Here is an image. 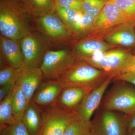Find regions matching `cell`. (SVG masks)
Here are the masks:
<instances>
[{"label":"cell","instance_id":"6da1fadb","mask_svg":"<svg viewBox=\"0 0 135 135\" xmlns=\"http://www.w3.org/2000/svg\"><path fill=\"white\" fill-rule=\"evenodd\" d=\"M34 31L33 17L22 0H0L1 35L20 41Z\"/></svg>","mask_w":135,"mask_h":135},{"label":"cell","instance_id":"7a4b0ae2","mask_svg":"<svg viewBox=\"0 0 135 135\" xmlns=\"http://www.w3.org/2000/svg\"><path fill=\"white\" fill-rule=\"evenodd\" d=\"M110 76L84 60H79L58 79L64 88L77 87L93 90Z\"/></svg>","mask_w":135,"mask_h":135},{"label":"cell","instance_id":"3957f363","mask_svg":"<svg viewBox=\"0 0 135 135\" xmlns=\"http://www.w3.org/2000/svg\"><path fill=\"white\" fill-rule=\"evenodd\" d=\"M34 30L52 46H59L72 40L71 33L55 10L33 17Z\"/></svg>","mask_w":135,"mask_h":135},{"label":"cell","instance_id":"277c9868","mask_svg":"<svg viewBox=\"0 0 135 135\" xmlns=\"http://www.w3.org/2000/svg\"><path fill=\"white\" fill-rule=\"evenodd\" d=\"M134 56L128 51L114 49L97 52L82 60L113 77L134 65Z\"/></svg>","mask_w":135,"mask_h":135},{"label":"cell","instance_id":"5b68a950","mask_svg":"<svg viewBox=\"0 0 135 135\" xmlns=\"http://www.w3.org/2000/svg\"><path fill=\"white\" fill-rule=\"evenodd\" d=\"M73 50L67 49L51 50L46 52L40 66L43 81L58 79L78 60Z\"/></svg>","mask_w":135,"mask_h":135},{"label":"cell","instance_id":"8992f818","mask_svg":"<svg viewBox=\"0 0 135 135\" xmlns=\"http://www.w3.org/2000/svg\"><path fill=\"white\" fill-rule=\"evenodd\" d=\"M42 124L40 135H63L77 113L66 110L56 104L41 107Z\"/></svg>","mask_w":135,"mask_h":135},{"label":"cell","instance_id":"52a82bcc","mask_svg":"<svg viewBox=\"0 0 135 135\" xmlns=\"http://www.w3.org/2000/svg\"><path fill=\"white\" fill-rule=\"evenodd\" d=\"M100 106L130 115L135 111V89L122 83L115 84L104 95Z\"/></svg>","mask_w":135,"mask_h":135},{"label":"cell","instance_id":"ba28073f","mask_svg":"<svg viewBox=\"0 0 135 135\" xmlns=\"http://www.w3.org/2000/svg\"><path fill=\"white\" fill-rule=\"evenodd\" d=\"M131 18L116 5L106 3L96 17L88 33L82 38H99L113 28Z\"/></svg>","mask_w":135,"mask_h":135},{"label":"cell","instance_id":"9c48e42d","mask_svg":"<svg viewBox=\"0 0 135 135\" xmlns=\"http://www.w3.org/2000/svg\"><path fill=\"white\" fill-rule=\"evenodd\" d=\"M91 127L98 135H125L129 115L116 111L100 109Z\"/></svg>","mask_w":135,"mask_h":135},{"label":"cell","instance_id":"30bf717a","mask_svg":"<svg viewBox=\"0 0 135 135\" xmlns=\"http://www.w3.org/2000/svg\"><path fill=\"white\" fill-rule=\"evenodd\" d=\"M25 66L40 68L46 52L53 47L45 38L37 32L31 33L20 40Z\"/></svg>","mask_w":135,"mask_h":135},{"label":"cell","instance_id":"8fae6325","mask_svg":"<svg viewBox=\"0 0 135 135\" xmlns=\"http://www.w3.org/2000/svg\"><path fill=\"white\" fill-rule=\"evenodd\" d=\"M135 17L110 30L99 39L112 45L135 47Z\"/></svg>","mask_w":135,"mask_h":135},{"label":"cell","instance_id":"7c38bea8","mask_svg":"<svg viewBox=\"0 0 135 135\" xmlns=\"http://www.w3.org/2000/svg\"><path fill=\"white\" fill-rule=\"evenodd\" d=\"M112 81L113 77L110 75L102 84L84 97L77 111V115L81 119L88 122L91 121L92 115L100 106L107 88Z\"/></svg>","mask_w":135,"mask_h":135},{"label":"cell","instance_id":"4fadbf2b","mask_svg":"<svg viewBox=\"0 0 135 135\" xmlns=\"http://www.w3.org/2000/svg\"><path fill=\"white\" fill-rule=\"evenodd\" d=\"M43 81V74L40 68L25 66L20 71L15 84L22 89L29 103Z\"/></svg>","mask_w":135,"mask_h":135},{"label":"cell","instance_id":"5bb4252c","mask_svg":"<svg viewBox=\"0 0 135 135\" xmlns=\"http://www.w3.org/2000/svg\"><path fill=\"white\" fill-rule=\"evenodd\" d=\"M64 88L59 79L44 80L36 89L32 99L41 107L55 104Z\"/></svg>","mask_w":135,"mask_h":135},{"label":"cell","instance_id":"9a60e30c","mask_svg":"<svg viewBox=\"0 0 135 135\" xmlns=\"http://www.w3.org/2000/svg\"><path fill=\"white\" fill-rule=\"evenodd\" d=\"M71 42L74 46L73 50L79 60L92 56L97 52L114 49L119 47L99 39L82 38Z\"/></svg>","mask_w":135,"mask_h":135},{"label":"cell","instance_id":"2e32d148","mask_svg":"<svg viewBox=\"0 0 135 135\" xmlns=\"http://www.w3.org/2000/svg\"><path fill=\"white\" fill-rule=\"evenodd\" d=\"M0 50L1 56L8 65L17 69L24 67L20 41L0 35Z\"/></svg>","mask_w":135,"mask_h":135},{"label":"cell","instance_id":"e0dca14e","mask_svg":"<svg viewBox=\"0 0 135 135\" xmlns=\"http://www.w3.org/2000/svg\"><path fill=\"white\" fill-rule=\"evenodd\" d=\"M92 90L79 87H65L60 93L56 104L66 110L77 113L83 99Z\"/></svg>","mask_w":135,"mask_h":135},{"label":"cell","instance_id":"ac0fdd59","mask_svg":"<svg viewBox=\"0 0 135 135\" xmlns=\"http://www.w3.org/2000/svg\"><path fill=\"white\" fill-rule=\"evenodd\" d=\"M22 120L30 135H40L42 124L41 107L32 99L27 105Z\"/></svg>","mask_w":135,"mask_h":135},{"label":"cell","instance_id":"d6986e66","mask_svg":"<svg viewBox=\"0 0 135 135\" xmlns=\"http://www.w3.org/2000/svg\"><path fill=\"white\" fill-rule=\"evenodd\" d=\"M33 17L55 10V0H22Z\"/></svg>","mask_w":135,"mask_h":135},{"label":"cell","instance_id":"ffe728a7","mask_svg":"<svg viewBox=\"0 0 135 135\" xmlns=\"http://www.w3.org/2000/svg\"><path fill=\"white\" fill-rule=\"evenodd\" d=\"M95 18L96 17L83 12L82 15L75 23L71 31L72 41L77 40L84 37L91 28Z\"/></svg>","mask_w":135,"mask_h":135},{"label":"cell","instance_id":"44dd1931","mask_svg":"<svg viewBox=\"0 0 135 135\" xmlns=\"http://www.w3.org/2000/svg\"><path fill=\"white\" fill-rule=\"evenodd\" d=\"M11 103L12 112L16 120H22L29 102L22 89L16 84L12 92Z\"/></svg>","mask_w":135,"mask_h":135},{"label":"cell","instance_id":"7402d4cb","mask_svg":"<svg viewBox=\"0 0 135 135\" xmlns=\"http://www.w3.org/2000/svg\"><path fill=\"white\" fill-rule=\"evenodd\" d=\"M12 92L0 102V127L12 124L17 120L12 112L11 103Z\"/></svg>","mask_w":135,"mask_h":135},{"label":"cell","instance_id":"603a6c76","mask_svg":"<svg viewBox=\"0 0 135 135\" xmlns=\"http://www.w3.org/2000/svg\"><path fill=\"white\" fill-rule=\"evenodd\" d=\"M55 11L67 26L70 33L74 25L83 12L62 7L57 5Z\"/></svg>","mask_w":135,"mask_h":135},{"label":"cell","instance_id":"cb8c5ba5","mask_svg":"<svg viewBox=\"0 0 135 135\" xmlns=\"http://www.w3.org/2000/svg\"><path fill=\"white\" fill-rule=\"evenodd\" d=\"M91 128V121H84L78 117L70 123L63 135H87Z\"/></svg>","mask_w":135,"mask_h":135},{"label":"cell","instance_id":"d4e9b609","mask_svg":"<svg viewBox=\"0 0 135 135\" xmlns=\"http://www.w3.org/2000/svg\"><path fill=\"white\" fill-rule=\"evenodd\" d=\"M22 69H17L8 65L1 67L0 86L11 83L15 84Z\"/></svg>","mask_w":135,"mask_h":135},{"label":"cell","instance_id":"484cf974","mask_svg":"<svg viewBox=\"0 0 135 135\" xmlns=\"http://www.w3.org/2000/svg\"><path fill=\"white\" fill-rule=\"evenodd\" d=\"M0 128L1 135H30L22 120Z\"/></svg>","mask_w":135,"mask_h":135},{"label":"cell","instance_id":"4316f807","mask_svg":"<svg viewBox=\"0 0 135 135\" xmlns=\"http://www.w3.org/2000/svg\"><path fill=\"white\" fill-rule=\"evenodd\" d=\"M106 2L104 0H83V12L96 17L101 12Z\"/></svg>","mask_w":135,"mask_h":135},{"label":"cell","instance_id":"83f0119b","mask_svg":"<svg viewBox=\"0 0 135 135\" xmlns=\"http://www.w3.org/2000/svg\"><path fill=\"white\" fill-rule=\"evenodd\" d=\"M106 3L116 5L131 17H135V0H109Z\"/></svg>","mask_w":135,"mask_h":135},{"label":"cell","instance_id":"f1b7e54d","mask_svg":"<svg viewBox=\"0 0 135 135\" xmlns=\"http://www.w3.org/2000/svg\"><path fill=\"white\" fill-rule=\"evenodd\" d=\"M55 1L56 5L62 7L83 12V1L81 0H55Z\"/></svg>","mask_w":135,"mask_h":135},{"label":"cell","instance_id":"f546056e","mask_svg":"<svg viewBox=\"0 0 135 135\" xmlns=\"http://www.w3.org/2000/svg\"><path fill=\"white\" fill-rule=\"evenodd\" d=\"M113 80L126 81L135 86V72L126 70L114 76Z\"/></svg>","mask_w":135,"mask_h":135},{"label":"cell","instance_id":"4dcf8cb0","mask_svg":"<svg viewBox=\"0 0 135 135\" xmlns=\"http://www.w3.org/2000/svg\"><path fill=\"white\" fill-rule=\"evenodd\" d=\"M15 86V83H11L1 86L0 102L8 97L12 92Z\"/></svg>","mask_w":135,"mask_h":135},{"label":"cell","instance_id":"1f68e13d","mask_svg":"<svg viewBox=\"0 0 135 135\" xmlns=\"http://www.w3.org/2000/svg\"><path fill=\"white\" fill-rule=\"evenodd\" d=\"M135 129V111L129 115L127 125V131H130Z\"/></svg>","mask_w":135,"mask_h":135},{"label":"cell","instance_id":"d6a6232c","mask_svg":"<svg viewBox=\"0 0 135 135\" xmlns=\"http://www.w3.org/2000/svg\"><path fill=\"white\" fill-rule=\"evenodd\" d=\"M125 135H135V129L127 131Z\"/></svg>","mask_w":135,"mask_h":135},{"label":"cell","instance_id":"836d02e7","mask_svg":"<svg viewBox=\"0 0 135 135\" xmlns=\"http://www.w3.org/2000/svg\"><path fill=\"white\" fill-rule=\"evenodd\" d=\"M87 135H98L93 129L91 127V129Z\"/></svg>","mask_w":135,"mask_h":135},{"label":"cell","instance_id":"e575fe53","mask_svg":"<svg viewBox=\"0 0 135 135\" xmlns=\"http://www.w3.org/2000/svg\"><path fill=\"white\" fill-rule=\"evenodd\" d=\"M126 70H129V71H133L135 72V65L132 66L131 67H129L128 69Z\"/></svg>","mask_w":135,"mask_h":135},{"label":"cell","instance_id":"d590c367","mask_svg":"<svg viewBox=\"0 0 135 135\" xmlns=\"http://www.w3.org/2000/svg\"><path fill=\"white\" fill-rule=\"evenodd\" d=\"M134 65H135V58H134Z\"/></svg>","mask_w":135,"mask_h":135},{"label":"cell","instance_id":"8d00e7d4","mask_svg":"<svg viewBox=\"0 0 135 135\" xmlns=\"http://www.w3.org/2000/svg\"><path fill=\"white\" fill-rule=\"evenodd\" d=\"M104 1H107H107H108L109 0H104Z\"/></svg>","mask_w":135,"mask_h":135},{"label":"cell","instance_id":"74e56055","mask_svg":"<svg viewBox=\"0 0 135 135\" xmlns=\"http://www.w3.org/2000/svg\"><path fill=\"white\" fill-rule=\"evenodd\" d=\"M134 58H135V56H134Z\"/></svg>","mask_w":135,"mask_h":135},{"label":"cell","instance_id":"f35d334b","mask_svg":"<svg viewBox=\"0 0 135 135\" xmlns=\"http://www.w3.org/2000/svg\"></svg>","mask_w":135,"mask_h":135},{"label":"cell","instance_id":"ab89813d","mask_svg":"<svg viewBox=\"0 0 135 135\" xmlns=\"http://www.w3.org/2000/svg\"><path fill=\"white\" fill-rule=\"evenodd\" d=\"M81 1H83V0H81Z\"/></svg>","mask_w":135,"mask_h":135}]
</instances>
